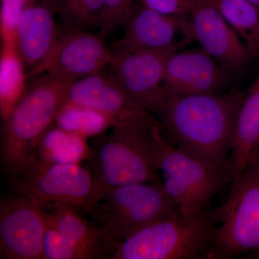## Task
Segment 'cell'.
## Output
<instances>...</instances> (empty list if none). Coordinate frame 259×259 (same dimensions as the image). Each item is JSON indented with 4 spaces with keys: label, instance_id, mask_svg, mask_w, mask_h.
I'll list each match as a JSON object with an SVG mask.
<instances>
[{
    "label": "cell",
    "instance_id": "cell-10",
    "mask_svg": "<svg viewBox=\"0 0 259 259\" xmlns=\"http://www.w3.org/2000/svg\"><path fill=\"white\" fill-rule=\"evenodd\" d=\"M180 47L158 50H111L108 65L110 74L138 103L158 115L169 96L163 84L166 63Z\"/></svg>",
    "mask_w": 259,
    "mask_h": 259
},
{
    "label": "cell",
    "instance_id": "cell-9",
    "mask_svg": "<svg viewBox=\"0 0 259 259\" xmlns=\"http://www.w3.org/2000/svg\"><path fill=\"white\" fill-rule=\"evenodd\" d=\"M105 39L100 33L75 27L59 31L49 55L29 71L28 79L46 74L71 83L101 72L112 58L111 49Z\"/></svg>",
    "mask_w": 259,
    "mask_h": 259
},
{
    "label": "cell",
    "instance_id": "cell-14",
    "mask_svg": "<svg viewBox=\"0 0 259 259\" xmlns=\"http://www.w3.org/2000/svg\"><path fill=\"white\" fill-rule=\"evenodd\" d=\"M228 71L203 49L175 51L166 63L163 84L171 95L220 94Z\"/></svg>",
    "mask_w": 259,
    "mask_h": 259
},
{
    "label": "cell",
    "instance_id": "cell-7",
    "mask_svg": "<svg viewBox=\"0 0 259 259\" xmlns=\"http://www.w3.org/2000/svg\"><path fill=\"white\" fill-rule=\"evenodd\" d=\"M159 171L163 187L180 214L194 217L232 182L227 168L209 163L172 146L158 136Z\"/></svg>",
    "mask_w": 259,
    "mask_h": 259
},
{
    "label": "cell",
    "instance_id": "cell-16",
    "mask_svg": "<svg viewBox=\"0 0 259 259\" xmlns=\"http://www.w3.org/2000/svg\"><path fill=\"white\" fill-rule=\"evenodd\" d=\"M45 212L48 223L60 233L73 258H112L117 244L79 211L60 207Z\"/></svg>",
    "mask_w": 259,
    "mask_h": 259
},
{
    "label": "cell",
    "instance_id": "cell-18",
    "mask_svg": "<svg viewBox=\"0 0 259 259\" xmlns=\"http://www.w3.org/2000/svg\"><path fill=\"white\" fill-rule=\"evenodd\" d=\"M258 145L259 74L245 95L237 117L228 161L232 182L245 171Z\"/></svg>",
    "mask_w": 259,
    "mask_h": 259
},
{
    "label": "cell",
    "instance_id": "cell-17",
    "mask_svg": "<svg viewBox=\"0 0 259 259\" xmlns=\"http://www.w3.org/2000/svg\"><path fill=\"white\" fill-rule=\"evenodd\" d=\"M50 6L29 3L19 19L15 45L27 74L47 58L59 35Z\"/></svg>",
    "mask_w": 259,
    "mask_h": 259
},
{
    "label": "cell",
    "instance_id": "cell-24",
    "mask_svg": "<svg viewBox=\"0 0 259 259\" xmlns=\"http://www.w3.org/2000/svg\"><path fill=\"white\" fill-rule=\"evenodd\" d=\"M136 0H104L99 28L104 37L122 28L134 9Z\"/></svg>",
    "mask_w": 259,
    "mask_h": 259
},
{
    "label": "cell",
    "instance_id": "cell-3",
    "mask_svg": "<svg viewBox=\"0 0 259 259\" xmlns=\"http://www.w3.org/2000/svg\"><path fill=\"white\" fill-rule=\"evenodd\" d=\"M26 91L4 120L1 162L10 177L30 158L67 98L70 83L42 74L31 78Z\"/></svg>",
    "mask_w": 259,
    "mask_h": 259
},
{
    "label": "cell",
    "instance_id": "cell-25",
    "mask_svg": "<svg viewBox=\"0 0 259 259\" xmlns=\"http://www.w3.org/2000/svg\"><path fill=\"white\" fill-rule=\"evenodd\" d=\"M28 0H2L0 32L2 42H15L19 19Z\"/></svg>",
    "mask_w": 259,
    "mask_h": 259
},
{
    "label": "cell",
    "instance_id": "cell-1",
    "mask_svg": "<svg viewBox=\"0 0 259 259\" xmlns=\"http://www.w3.org/2000/svg\"><path fill=\"white\" fill-rule=\"evenodd\" d=\"M244 96L236 93L169 94L158 116L176 147L228 170L235 125Z\"/></svg>",
    "mask_w": 259,
    "mask_h": 259
},
{
    "label": "cell",
    "instance_id": "cell-5",
    "mask_svg": "<svg viewBox=\"0 0 259 259\" xmlns=\"http://www.w3.org/2000/svg\"><path fill=\"white\" fill-rule=\"evenodd\" d=\"M180 213L161 182L133 184L109 192L89 215L118 245L145 227Z\"/></svg>",
    "mask_w": 259,
    "mask_h": 259
},
{
    "label": "cell",
    "instance_id": "cell-19",
    "mask_svg": "<svg viewBox=\"0 0 259 259\" xmlns=\"http://www.w3.org/2000/svg\"><path fill=\"white\" fill-rule=\"evenodd\" d=\"M27 71L15 42H2L0 57V104L5 120L27 90Z\"/></svg>",
    "mask_w": 259,
    "mask_h": 259
},
{
    "label": "cell",
    "instance_id": "cell-6",
    "mask_svg": "<svg viewBox=\"0 0 259 259\" xmlns=\"http://www.w3.org/2000/svg\"><path fill=\"white\" fill-rule=\"evenodd\" d=\"M14 193L28 197L44 211L60 207L83 214L93 189L92 172L78 163H56L32 153L10 177Z\"/></svg>",
    "mask_w": 259,
    "mask_h": 259
},
{
    "label": "cell",
    "instance_id": "cell-11",
    "mask_svg": "<svg viewBox=\"0 0 259 259\" xmlns=\"http://www.w3.org/2000/svg\"><path fill=\"white\" fill-rule=\"evenodd\" d=\"M47 228L46 212L25 196L14 193L0 203V258L42 259Z\"/></svg>",
    "mask_w": 259,
    "mask_h": 259
},
{
    "label": "cell",
    "instance_id": "cell-4",
    "mask_svg": "<svg viewBox=\"0 0 259 259\" xmlns=\"http://www.w3.org/2000/svg\"><path fill=\"white\" fill-rule=\"evenodd\" d=\"M217 223L215 211L194 217L177 213L121 241L112 259H209Z\"/></svg>",
    "mask_w": 259,
    "mask_h": 259
},
{
    "label": "cell",
    "instance_id": "cell-2",
    "mask_svg": "<svg viewBox=\"0 0 259 259\" xmlns=\"http://www.w3.org/2000/svg\"><path fill=\"white\" fill-rule=\"evenodd\" d=\"M155 126L114 125L110 134L95 138L90 159L93 189L83 212L88 216L109 192L122 186L161 182L158 136Z\"/></svg>",
    "mask_w": 259,
    "mask_h": 259
},
{
    "label": "cell",
    "instance_id": "cell-28",
    "mask_svg": "<svg viewBox=\"0 0 259 259\" xmlns=\"http://www.w3.org/2000/svg\"><path fill=\"white\" fill-rule=\"evenodd\" d=\"M48 3L52 5V6H54V5H56L58 3H59V0H46Z\"/></svg>",
    "mask_w": 259,
    "mask_h": 259
},
{
    "label": "cell",
    "instance_id": "cell-30",
    "mask_svg": "<svg viewBox=\"0 0 259 259\" xmlns=\"http://www.w3.org/2000/svg\"><path fill=\"white\" fill-rule=\"evenodd\" d=\"M258 52H259V23H258Z\"/></svg>",
    "mask_w": 259,
    "mask_h": 259
},
{
    "label": "cell",
    "instance_id": "cell-29",
    "mask_svg": "<svg viewBox=\"0 0 259 259\" xmlns=\"http://www.w3.org/2000/svg\"><path fill=\"white\" fill-rule=\"evenodd\" d=\"M250 1L259 8V0H250Z\"/></svg>",
    "mask_w": 259,
    "mask_h": 259
},
{
    "label": "cell",
    "instance_id": "cell-23",
    "mask_svg": "<svg viewBox=\"0 0 259 259\" xmlns=\"http://www.w3.org/2000/svg\"><path fill=\"white\" fill-rule=\"evenodd\" d=\"M104 0H75L69 9L62 13L70 26L79 28L98 27Z\"/></svg>",
    "mask_w": 259,
    "mask_h": 259
},
{
    "label": "cell",
    "instance_id": "cell-13",
    "mask_svg": "<svg viewBox=\"0 0 259 259\" xmlns=\"http://www.w3.org/2000/svg\"><path fill=\"white\" fill-rule=\"evenodd\" d=\"M190 16L194 40L228 72L248 64L253 53L209 0H193Z\"/></svg>",
    "mask_w": 259,
    "mask_h": 259
},
{
    "label": "cell",
    "instance_id": "cell-15",
    "mask_svg": "<svg viewBox=\"0 0 259 259\" xmlns=\"http://www.w3.org/2000/svg\"><path fill=\"white\" fill-rule=\"evenodd\" d=\"M122 28L123 35L112 44V51L158 50L182 46L183 44L176 40L180 33L194 40L190 20L162 14L143 5L134 8Z\"/></svg>",
    "mask_w": 259,
    "mask_h": 259
},
{
    "label": "cell",
    "instance_id": "cell-8",
    "mask_svg": "<svg viewBox=\"0 0 259 259\" xmlns=\"http://www.w3.org/2000/svg\"><path fill=\"white\" fill-rule=\"evenodd\" d=\"M215 214L218 230L209 259L259 257V175L247 169L233 181L228 199Z\"/></svg>",
    "mask_w": 259,
    "mask_h": 259
},
{
    "label": "cell",
    "instance_id": "cell-27",
    "mask_svg": "<svg viewBox=\"0 0 259 259\" xmlns=\"http://www.w3.org/2000/svg\"><path fill=\"white\" fill-rule=\"evenodd\" d=\"M246 169L250 170V171L259 175V145L255 149L254 153L252 155L251 157H250L248 166L245 168V170Z\"/></svg>",
    "mask_w": 259,
    "mask_h": 259
},
{
    "label": "cell",
    "instance_id": "cell-12",
    "mask_svg": "<svg viewBox=\"0 0 259 259\" xmlns=\"http://www.w3.org/2000/svg\"><path fill=\"white\" fill-rule=\"evenodd\" d=\"M66 100L110 116L115 120V125L155 126L161 124L111 74H105L102 71L70 83Z\"/></svg>",
    "mask_w": 259,
    "mask_h": 259
},
{
    "label": "cell",
    "instance_id": "cell-20",
    "mask_svg": "<svg viewBox=\"0 0 259 259\" xmlns=\"http://www.w3.org/2000/svg\"><path fill=\"white\" fill-rule=\"evenodd\" d=\"M87 140L54 125L44 135L33 153L53 163L80 164L91 153Z\"/></svg>",
    "mask_w": 259,
    "mask_h": 259
},
{
    "label": "cell",
    "instance_id": "cell-22",
    "mask_svg": "<svg viewBox=\"0 0 259 259\" xmlns=\"http://www.w3.org/2000/svg\"><path fill=\"white\" fill-rule=\"evenodd\" d=\"M254 54H258L259 8L250 0H209Z\"/></svg>",
    "mask_w": 259,
    "mask_h": 259
},
{
    "label": "cell",
    "instance_id": "cell-21",
    "mask_svg": "<svg viewBox=\"0 0 259 259\" xmlns=\"http://www.w3.org/2000/svg\"><path fill=\"white\" fill-rule=\"evenodd\" d=\"M55 125L85 139H95L112 128L115 122L98 110L66 100L56 114Z\"/></svg>",
    "mask_w": 259,
    "mask_h": 259
},
{
    "label": "cell",
    "instance_id": "cell-26",
    "mask_svg": "<svg viewBox=\"0 0 259 259\" xmlns=\"http://www.w3.org/2000/svg\"><path fill=\"white\" fill-rule=\"evenodd\" d=\"M144 6L162 14L185 17L190 15L193 0H139Z\"/></svg>",
    "mask_w": 259,
    "mask_h": 259
}]
</instances>
